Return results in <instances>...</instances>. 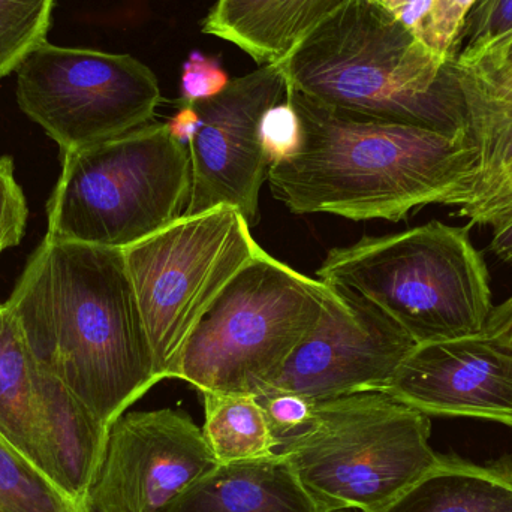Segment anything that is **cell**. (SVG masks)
<instances>
[{"instance_id": "cell-6", "label": "cell", "mask_w": 512, "mask_h": 512, "mask_svg": "<svg viewBox=\"0 0 512 512\" xmlns=\"http://www.w3.org/2000/svg\"><path fill=\"white\" fill-rule=\"evenodd\" d=\"M330 286L261 249L192 331L171 379L200 393H264L315 330Z\"/></svg>"}, {"instance_id": "cell-4", "label": "cell", "mask_w": 512, "mask_h": 512, "mask_svg": "<svg viewBox=\"0 0 512 512\" xmlns=\"http://www.w3.org/2000/svg\"><path fill=\"white\" fill-rule=\"evenodd\" d=\"M468 227L429 222L334 248L318 279L384 310L415 345L483 333L493 310L490 274Z\"/></svg>"}, {"instance_id": "cell-1", "label": "cell", "mask_w": 512, "mask_h": 512, "mask_svg": "<svg viewBox=\"0 0 512 512\" xmlns=\"http://www.w3.org/2000/svg\"><path fill=\"white\" fill-rule=\"evenodd\" d=\"M5 306L39 369L107 429L162 381L122 249L45 234Z\"/></svg>"}, {"instance_id": "cell-29", "label": "cell", "mask_w": 512, "mask_h": 512, "mask_svg": "<svg viewBox=\"0 0 512 512\" xmlns=\"http://www.w3.org/2000/svg\"><path fill=\"white\" fill-rule=\"evenodd\" d=\"M512 212V168L501 185L484 200L459 207L457 215L468 218L471 225H493L501 216Z\"/></svg>"}, {"instance_id": "cell-13", "label": "cell", "mask_w": 512, "mask_h": 512, "mask_svg": "<svg viewBox=\"0 0 512 512\" xmlns=\"http://www.w3.org/2000/svg\"><path fill=\"white\" fill-rule=\"evenodd\" d=\"M382 393L429 417L512 427V351L483 333L415 345Z\"/></svg>"}, {"instance_id": "cell-8", "label": "cell", "mask_w": 512, "mask_h": 512, "mask_svg": "<svg viewBox=\"0 0 512 512\" xmlns=\"http://www.w3.org/2000/svg\"><path fill=\"white\" fill-rule=\"evenodd\" d=\"M261 246L245 216L219 206L123 249L156 369L171 379L194 328Z\"/></svg>"}, {"instance_id": "cell-33", "label": "cell", "mask_w": 512, "mask_h": 512, "mask_svg": "<svg viewBox=\"0 0 512 512\" xmlns=\"http://www.w3.org/2000/svg\"><path fill=\"white\" fill-rule=\"evenodd\" d=\"M483 334L512 351V295L504 303L493 307Z\"/></svg>"}, {"instance_id": "cell-20", "label": "cell", "mask_w": 512, "mask_h": 512, "mask_svg": "<svg viewBox=\"0 0 512 512\" xmlns=\"http://www.w3.org/2000/svg\"><path fill=\"white\" fill-rule=\"evenodd\" d=\"M203 435L218 463L261 459L276 453L273 435L254 394L201 393Z\"/></svg>"}, {"instance_id": "cell-18", "label": "cell", "mask_w": 512, "mask_h": 512, "mask_svg": "<svg viewBox=\"0 0 512 512\" xmlns=\"http://www.w3.org/2000/svg\"><path fill=\"white\" fill-rule=\"evenodd\" d=\"M456 69L465 98L469 138L478 152L468 203L472 204L489 197L512 168V81L490 80L459 65Z\"/></svg>"}, {"instance_id": "cell-7", "label": "cell", "mask_w": 512, "mask_h": 512, "mask_svg": "<svg viewBox=\"0 0 512 512\" xmlns=\"http://www.w3.org/2000/svg\"><path fill=\"white\" fill-rule=\"evenodd\" d=\"M429 415L382 391L316 402L312 423L277 450L327 512H375L438 462Z\"/></svg>"}, {"instance_id": "cell-11", "label": "cell", "mask_w": 512, "mask_h": 512, "mask_svg": "<svg viewBox=\"0 0 512 512\" xmlns=\"http://www.w3.org/2000/svg\"><path fill=\"white\" fill-rule=\"evenodd\" d=\"M216 465L186 412H129L111 426L86 505L90 512H165Z\"/></svg>"}, {"instance_id": "cell-25", "label": "cell", "mask_w": 512, "mask_h": 512, "mask_svg": "<svg viewBox=\"0 0 512 512\" xmlns=\"http://www.w3.org/2000/svg\"><path fill=\"white\" fill-rule=\"evenodd\" d=\"M303 138L300 116L288 98L262 114L259 122V143L268 164L274 165L292 158Z\"/></svg>"}, {"instance_id": "cell-30", "label": "cell", "mask_w": 512, "mask_h": 512, "mask_svg": "<svg viewBox=\"0 0 512 512\" xmlns=\"http://www.w3.org/2000/svg\"><path fill=\"white\" fill-rule=\"evenodd\" d=\"M372 2L421 41L427 18L432 11L433 0H372Z\"/></svg>"}, {"instance_id": "cell-28", "label": "cell", "mask_w": 512, "mask_h": 512, "mask_svg": "<svg viewBox=\"0 0 512 512\" xmlns=\"http://www.w3.org/2000/svg\"><path fill=\"white\" fill-rule=\"evenodd\" d=\"M27 204L14 176V162L0 158V254L20 245L26 231Z\"/></svg>"}, {"instance_id": "cell-23", "label": "cell", "mask_w": 512, "mask_h": 512, "mask_svg": "<svg viewBox=\"0 0 512 512\" xmlns=\"http://www.w3.org/2000/svg\"><path fill=\"white\" fill-rule=\"evenodd\" d=\"M512 35V0H475L460 30L451 60L474 65L492 48Z\"/></svg>"}, {"instance_id": "cell-14", "label": "cell", "mask_w": 512, "mask_h": 512, "mask_svg": "<svg viewBox=\"0 0 512 512\" xmlns=\"http://www.w3.org/2000/svg\"><path fill=\"white\" fill-rule=\"evenodd\" d=\"M39 370L36 469L66 499L87 508V495L104 457L110 429L62 382Z\"/></svg>"}, {"instance_id": "cell-15", "label": "cell", "mask_w": 512, "mask_h": 512, "mask_svg": "<svg viewBox=\"0 0 512 512\" xmlns=\"http://www.w3.org/2000/svg\"><path fill=\"white\" fill-rule=\"evenodd\" d=\"M165 512H327L282 453L218 463Z\"/></svg>"}, {"instance_id": "cell-17", "label": "cell", "mask_w": 512, "mask_h": 512, "mask_svg": "<svg viewBox=\"0 0 512 512\" xmlns=\"http://www.w3.org/2000/svg\"><path fill=\"white\" fill-rule=\"evenodd\" d=\"M375 512H512V465L439 456L420 480Z\"/></svg>"}, {"instance_id": "cell-22", "label": "cell", "mask_w": 512, "mask_h": 512, "mask_svg": "<svg viewBox=\"0 0 512 512\" xmlns=\"http://www.w3.org/2000/svg\"><path fill=\"white\" fill-rule=\"evenodd\" d=\"M56 0H0V80L47 41Z\"/></svg>"}, {"instance_id": "cell-16", "label": "cell", "mask_w": 512, "mask_h": 512, "mask_svg": "<svg viewBox=\"0 0 512 512\" xmlns=\"http://www.w3.org/2000/svg\"><path fill=\"white\" fill-rule=\"evenodd\" d=\"M352 0H216L203 32L245 51L259 66L285 60Z\"/></svg>"}, {"instance_id": "cell-34", "label": "cell", "mask_w": 512, "mask_h": 512, "mask_svg": "<svg viewBox=\"0 0 512 512\" xmlns=\"http://www.w3.org/2000/svg\"><path fill=\"white\" fill-rule=\"evenodd\" d=\"M492 227L495 234L490 249L501 261L512 264V212L501 216Z\"/></svg>"}, {"instance_id": "cell-32", "label": "cell", "mask_w": 512, "mask_h": 512, "mask_svg": "<svg viewBox=\"0 0 512 512\" xmlns=\"http://www.w3.org/2000/svg\"><path fill=\"white\" fill-rule=\"evenodd\" d=\"M165 125L177 143L188 147L200 128V114L194 104H182L179 111Z\"/></svg>"}, {"instance_id": "cell-24", "label": "cell", "mask_w": 512, "mask_h": 512, "mask_svg": "<svg viewBox=\"0 0 512 512\" xmlns=\"http://www.w3.org/2000/svg\"><path fill=\"white\" fill-rule=\"evenodd\" d=\"M262 406L276 451L309 427L315 415L316 402L289 391H267L256 396Z\"/></svg>"}, {"instance_id": "cell-26", "label": "cell", "mask_w": 512, "mask_h": 512, "mask_svg": "<svg viewBox=\"0 0 512 512\" xmlns=\"http://www.w3.org/2000/svg\"><path fill=\"white\" fill-rule=\"evenodd\" d=\"M230 81L218 57L207 56L201 51L194 50L183 63L180 101L182 104L209 101L221 95Z\"/></svg>"}, {"instance_id": "cell-21", "label": "cell", "mask_w": 512, "mask_h": 512, "mask_svg": "<svg viewBox=\"0 0 512 512\" xmlns=\"http://www.w3.org/2000/svg\"><path fill=\"white\" fill-rule=\"evenodd\" d=\"M0 512H90L66 499L0 438Z\"/></svg>"}, {"instance_id": "cell-2", "label": "cell", "mask_w": 512, "mask_h": 512, "mask_svg": "<svg viewBox=\"0 0 512 512\" xmlns=\"http://www.w3.org/2000/svg\"><path fill=\"white\" fill-rule=\"evenodd\" d=\"M303 128L298 152L267 182L295 215L399 222L429 204L469 203L478 152L469 135L370 119L288 89Z\"/></svg>"}, {"instance_id": "cell-31", "label": "cell", "mask_w": 512, "mask_h": 512, "mask_svg": "<svg viewBox=\"0 0 512 512\" xmlns=\"http://www.w3.org/2000/svg\"><path fill=\"white\" fill-rule=\"evenodd\" d=\"M463 68L471 69L490 80L512 81V35L484 54L474 65Z\"/></svg>"}, {"instance_id": "cell-12", "label": "cell", "mask_w": 512, "mask_h": 512, "mask_svg": "<svg viewBox=\"0 0 512 512\" xmlns=\"http://www.w3.org/2000/svg\"><path fill=\"white\" fill-rule=\"evenodd\" d=\"M328 286L330 295L315 330L264 393L289 391L322 402L382 391L415 348L409 334L372 301Z\"/></svg>"}, {"instance_id": "cell-27", "label": "cell", "mask_w": 512, "mask_h": 512, "mask_svg": "<svg viewBox=\"0 0 512 512\" xmlns=\"http://www.w3.org/2000/svg\"><path fill=\"white\" fill-rule=\"evenodd\" d=\"M475 0H433L421 42L438 56L451 60L454 44Z\"/></svg>"}, {"instance_id": "cell-9", "label": "cell", "mask_w": 512, "mask_h": 512, "mask_svg": "<svg viewBox=\"0 0 512 512\" xmlns=\"http://www.w3.org/2000/svg\"><path fill=\"white\" fill-rule=\"evenodd\" d=\"M161 101L152 69L129 54L45 41L17 69L18 107L62 153L147 125Z\"/></svg>"}, {"instance_id": "cell-3", "label": "cell", "mask_w": 512, "mask_h": 512, "mask_svg": "<svg viewBox=\"0 0 512 512\" xmlns=\"http://www.w3.org/2000/svg\"><path fill=\"white\" fill-rule=\"evenodd\" d=\"M279 65L288 89L328 107L469 135L453 60L433 53L372 0H352Z\"/></svg>"}, {"instance_id": "cell-10", "label": "cell", "mask_w": 512, "mask_h": 512, "mask_svg": "<svg viewBox=\"0 0 512 512\" xmlns=\"http://www.w3.org/2000/svg\"><path fill=\"white\" fill-rule=\"evenodd\" d=\"M288 84L279 63L234 78L209 101L197 102L201 125L188 146L192 188L185 216L230 206L258 222L259 192L268 164L259 143L262 114L285 101Z\"/></svg>"}, {"instance_id": "cell-5", "label": "cell", "mask_w": 512, "mask_h": 512, "mask_svg": "<svg viewBox=\"0 0 512 512\" xmlns=\"http://www.w3.org/2000/svg\"><path fill=\"white\" fill-rule=\"evenodd\" d=\"M62 155L48 203L54 239L123 251L185 215L191 158L165 123Z\"/></svg>"}, {"instance_id": "cell-19", "label": "cell", "mask_w": 512, "mask_h": 512, "mask_svg": "<svg viewBox=\"0 0 512 512\" xmlns=\"http://www.w3.org/2000/svg\"><path fill=\"white\" fill-rule=\"evenodd\" d=\"M39 370L23 333L0 304V438L36 468Z\"/></svg>"}]
</instances>
